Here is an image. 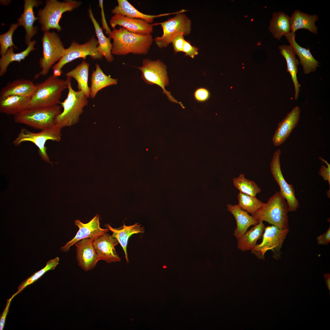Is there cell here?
I'll return each mask as SVG.
<instances>
[{
    "instance_id": "obj_1",
    "label": "cell",
    "mask_w": 330,
    "mask_h": 330,
    "mask_svg": "<svg viewBox=\"0 0 330 330\" xmlns=\"http://www.w3.org/2000/svg\"><path fill=\"white\" fill-rule=\"evenodd\" d=\"M108 37L113 40L112 53L116 55H125L129 53L146 54L154 41L151 34H138L122 27L114 29Z\"/></svg>"
},
{
    "instance_id": "obj_2",
    "label": "cell",
    "mask_w": 330,
    "mask_h": 330,
    "mask_svg": "<svg viewBox=\"0 0 330 330\" xmlns=\"http://www.w3.org/2000/svg\"><path fill=\"white\" fill-rule=\"evenodd\" d=\"M61 79L53 75L36 84V91L31 98L28 108H46L60 104L63 92L68 88L69 80Z\"/></svg>"
},
{
    "instance_id": "obj_3",
    "label": "cell",
    "mask_w": 330,
    "mask_h": 330,
    "mask_svg": "<svg viewBox=\"0 0 330 330\" xmlns=\"http://www.w3.org/2000/svg\"><path fill=\"white\" fill-rule=\"evenodd\" d=\"M70 78L68 83V92L64 101L60 104L63 111L56 119V125L61 129L70 127L77 123L80 115L82 113L84 108L88 104L87 97L80 91H75L71 85Z\"/></svg>"
},
{
    "instance_id": "obj_4",
    "label": "cell",
    "mask_w": 330,
    "mask_h": 330,
    "mask_svg": "<svg viewBox=\"0 0 330 330\" xmlns=\"http://www.w3.org/2000/svg\"><path fill=\"white\" fill-rule=\"evenodd\" d=\"M288 207L280 192H277L264 206L251 216L258 222L264 221L280 229H289Z\"/></svg>"
},
{
    "instance_id": "obj_5",
    "label": "cell",
    "mask_w": 330,
    "mask_h": 330,
    "mask_svg": "<svg viewBox=\"0 0 330 330\" xmlns=\"http://www.w3.org/2000/svg\"><path fill=\"white\" fill-rule=\"evenodd\" d=\"M82 3L77 0H68L63 2L56 0H46L44 8L38 12V18L41 30L44 32L49 31L51 29L60 31L61 28L59 22L62 14L77 8Z\"/></svg>"
},
{
    "instance_id": "obj_6",
    "label": "cell",
    "mask_w": 330,
    "mask_h": 330,
    "mask_svg": "<svg viewBox=\"0 0 330 330\" xmlns=\"http://www.w3.org/2000/svg\"><path fill=\"white\" fill-rule=\"evenodd\" d=\"M61 112L59 105L29 108L14 116V119L16 123L42 130L55 126L56 118Z\"/></svg>"
},
{
    "instance_id": "obj_7",
    "label": "cell",
    "mask_w": 330,
    "mask_h": 330,
    "mask_svg": "<svg viewBox=\"0 0 330 330\" xmlns=\"http://www.w3.org/2000/svg\"><path fill=\"white\" fill-rule=\"evenodd\" d=\"M97 40L91 37L86 43L79 44L73 41L70 46L65 49L60 60L52 67L53 75L56 77L60 76L62 73V69L66 64L77 59H85L88 56L94 60H101L103 57L97 50Z\"/></svg>"
},
{
    "instance_id": "obj_8",
    "label": "cell",
    "mask_w": 330,
    "mask_h": 330,
    "mask_svg": "<svg viewBox=\"0 0 330 330\" xmlns=\"http://www.w3.org/2000/svg\"><path fill=\"white\" fill-rule=\"evenodd\" d=\"M61 130L55 125L42 130L39 132L34 133L23 127L13 141V144L17 146L24 142H32L38 148V154L41 159L46 162L50 163L52 166L53 163L50 160L45 144L48 140L60 141L61 139Z\"/></svg>"
},
{
    "instance_id": "obj_9",
    "label": "cell",
    "mask_w": 330,
    "mask_h": 330,
    "mask_svg": "<svg viewBox=\"0 0 330 330\" xmlns=\"http://www.w3.org/2000/svg\"><path fill=\"white\" fill-rule=\"evenodd\" d=\"M42 41L43 56L39 61L42 70L35 79L46 75L53 65L60 60L65 49L58 34L53 31L44 32Z\"/></svg>"
},
{
    "instance_id": "obj_10",
    "label": "cell",
    "mask_w": 330,
    "mask_h": 330,
    "mask_svg": "<svg viewBox=\"0 0 330 330\" xmlns=\"http://www.w3.org/2000/svg\"><path fill=\"white\" fill-rule=\"evenodd\" d=\"M137 68L141 72V77L146 83L159 86L169 100L172 102L179 103L183 107L181 103L174 98L170 92L165 88L169 85V80L167 67L164 63L159 60H152L147 58L143 60L141 66Z\"/></svg>"
},
{
    "instance_id": "obj_11",
    "label": "cell",
    "mask_w": 330,
    "mask_h": 330,
    "mask_svg": "<svg viewBox=\"0 0 330 330\" xmlns=\"http://www.w3.org/2000/svg\"><path fill=\"white\" fill-rule=\"evenodd\" d=\"M289 231V229H280L273 225L265 227L262 242L255 245L251 250V253L258 258L264 260L265 253L271 250L274 259H279L281 256V248Z\"/></svg>"
},
{
    "instance_id": "obj_12",
    "label": "cell",
    "mask_w": 330,
    "mask_h": 330,
    "mask_svg": "<svg viewBox=\"0 0 330 330\" xmlns=\"http://www.w3.org/2000/svg\"><path fill=\"white\" fill-rule=\"evenodd\" d=\"M183 13H177L174 17L169 18L165 21L152 24L153 26L160 25L163 29L162 35L154 39L159 48L167 47L171 43L174 38L179 34L185 36L190 33L191 21Z\"/></svg>"
},
{
    "instance_id": "obj_13",
    "label": "cell",
    "mask_w": 330,
    "mask_h": 330,
    "mask_svg": "<svg viewBox=\"0 0 330 330\" xmlns=\"http://www.w3.org/2000/svg\"><path fill=\"white\" fill-rule=\"evenodd\" d=\"M281 153L280 150L279 149L273 154L270 163V171L274 180L279 186V192L286 200L288 211H295L299 207V203L295 196L293 185L287 183L282 173L280 160Z\"/></svg>"
},
{
    "instance_id": "obj_14",
    "label": "cell",
    "mask_w": 330,
    "mask_h": 330,
    "mask_svg": "<svg viewBox=\"0 0 330 330\" xmlns=\"http://www.w3.org/2000/svg\"><path fill=\"white\" fill-rule=\"evenodd\" d=\"M100 216L96 215L90 222L84 223L79 220L75 221V224L79 229L75 237L61 248L62 252H67L70 248L78 241L85 238H95L101 234L109 231L108 229H102L100 226Z\"/></svg>"
},
{
    "instance_id": "obj_15",
    "label": "cell",
    "mask_w": 330,
    "mask_h": 330,
    "mask_svg": "<svg viewBox=\"0 0 330 330\" xmlns=\"http://www.w3.org/2000/svg\"><path fill=\"white\" fill-rule=\"evenodd\" d=\"M119 243L116 238L107 232L95 238L93 244L99 260H103L108 263L120 261L121 259L115 249V246Z\"/></svg>"
},
{
    "instance_id": "obj_16",
    "label": "cell",
    "mask_w": 330,
    "mask_h": 330,
    "mask_svg": "<svg viewBox=\"0 0 330 330\" xmlns=\"http://www.w3.org/2000/svg\"><path fill=\"white\" fill-rule=\"evenodd\" d=\"M94 239H84L75 244L76 248V258L78 265L85 271L93 269L99 261L93 244Z\"/></svg>"
},
{
    "instance_id": "obj_17",
    "label": "cell",
    "mask_w": 330,
    "mask_h": 330,
    "mask_svg": "<svg viewBox=\"0 0 330 330\" xmlns=\"http://www.w3.org/2000/svg\"><path fill=\"white\" fill-rule=\"evenodd\" d=\"M300 113L299 107L296 106L278 123L272 138L274 146L280 145L289 137L293 129L298 125Z\"/></svg>"
},
{
    "instance_id": "obj_18",
    "label": "cell",
    "mask_w": 330,
    "mask_h": 330,
    "mask_svg": "<svg viewBox=\"0 0 330 330\" xmlns=\"http://www.w3.org/2000/svg\"><path fill=\"white\" fill-rule=\"evenodd\" d=\"M110 24L114 29L119 25L130 32L143 35L151 34L153 30L152 24L144 20L130 18L119 14H115L111 17Z\"/></svg>"
},
{
    "instance_id": "obj_19",
    "label": "cell",
    "mask_w": 330,
    "mask_h": 330,
    "mask_svg": "<svg viewBox=\"0 0 330 330\" xmlns=\"http://www.w3.org/2000/svg\"><path fill=\"white\" fill-rule=\"evenodd\" d=\"M23 13L18 20L19 26L24 27L26 31L25 42L28 45L31 39L37 33L38 28L34 27V23L38 19L34 15L33 8L38 7L42 4L41 1L36 0H25Z\"/></svg>"
},
{
    "instance_id": "obj_20",
    "label": "cell",
    "mask_w": 330,
    "mask_h": 330,
    "mask_svg": "<svg viewBox=\"0 0 330 330\" xmlns=\"http://www.w3.org/2000/svg\"><path fill=\"white\" fill-rule=\"evenodd\" d=\"M295 33L290 32L285 36L296 54L299 59V63L302 65L305 74L316 71L319 62L311 54L309 48L307 49L300 46L295 40Z\"/></svg>"
},
{
    "instance_id": "obj_21",
    "label": "cell",
    "mask_w": 330,
    "mask_h": 330,
    "mask_svg": "<svg viewBox=\"0 0 330 330\" xmlns=\"http://www.w3.org/2000/svg\"><path fill=\"white\" fill-rule=\"evenodd\" d=\"M36 84L26 79L15 80L3 87L0 92V98L14 95L31 98L35 93Z\"/></svg>"
},
{
    "instance_id": "obj_22",
    "label": "cell",
    "mask_w": 330,
    "mask_h": 330,
    "mask_svg": "<svg viewBox=\"0 0 330 330\" xmlns=\"http://www.w3.org/2000/svg\"><path fill=\"white\" fill-rule=\"evenodd\" d=\"M227 210L234 217L237 223V228L234 232V235L237 239L245 233L248 228L259 222L247 212L241 209L237 205H227Z\"/></svg>"
},
{
    "instance_id": "obj_23",
    "label": "cell",
    "mask_w": 330,
    "mask_h": 330,
    "mask_svg": "<svg viewBox=\"0 0 330 330\" xmlns=\"http://www.w3.org/2000/svg\"><path fill=\"white\" fill-rule=\"evenodd\" d=\"M117 2L118 5L112 10L113 14H119L130 18L142 19L151 24L156 18L179 13L178 11L157 15H148L138 11L127 0H117Z\"/></svg>"
},
{
    "instance_id": "obj_24",
    "label": "cell",
    "mask_w": 330,
    "mask_h": 330,
    "mask_svg": "<svg viewBox=\"0 0 330 330\" xmlns=\"http://www.w3.org/2000/svg\"><path fill=\"white\" fill-rule=\"evenodd\" d=\"M280 54L285 59L287 65V72L291 76L295 88L294 99H298L300 91L301 85L299 83L297 75L298 73V66L299 64L298 60L295 57V53L291 46L282 45L279 47Z\"/></svg>"
},
{
    "instance_id": "obj_25",
    "label": "cell",
    "mask_w": 330,
    "mask_h": 330,
    "mask_svg": "<svg viewBox=\"0 0 330 330\" xmlns=\"http://www.w3.org/2000/svg\"><path fill=\"white\" fill-rule=\"evenodd\" d=\"M30 99L14 95L0 98V112L15 116L28 108Z\"/></svg>"
},
{
    "instance_id": "obj_26",
    "label": "cell",
    "mask_w": 330,
    "mask_h": 330,
    "mask_svg": "<svg viewBox=\"0 0 330 330\" xmlns=\"http://www.w3.org/2000/svg\"><path fill=\"white\" fill-rule=\"evenodd\" d=\"M290 19L291 32L295 33L299 29H306L314 34L317 33V27L315 24V22L318 19L317 15H311L296 10L290 17Z\"/></svg>"
},
{
    "instance_id": "obj_27",
    "label": "cell",
    "mask_w": 330,
    "mask_h": 330,
    "mask_svg": "<svg viewBox=\"0 0 330 330\" xmlns=\"http://www.w3.org/2000/svg\"><path fill=\"white\" fill-rule=\"evenodd\" d=\"M106 226L112 232V236L116 238L120 244L124 251L127 262H128L127 247L128 239L133 234L144 233V228L137 223L130 226H126L123 223V226L118 228H113L109 225Z\"/></svg>"
},
{
    "instance_id": "obj_28",
    "label": "cell",
    "mask_w": 330,
    "mask_h": 330,
    "mask_svg": "<svg viewBox=\"0 0 330 330\" xmlns=\"http://www.w3.org/2000/svg\"><path fill=\"white\" fill-rule=\"evenodd\" d=\"M88 11L89 17L93 23L97 38L98 44L97 50L107 61L112 62L114 60V57L111 53L112 43L111 42V38L106 37L104 34L101 28L94 16L90 7Z\"/></svg>"
},
{
    "instance_id": "obj_29",
    "label": "cell",
    "mask_w": 330,
    "mask_h": 330,
    "mask_svg": "<svg viewBox=\"0 0 330 330\" xmlns=\"http://www.w3.org/2000/svg\"><path fill=\"white\" fill-rule=\"evenodd\" d=\"M95 67V70L92 73L90 80V97L91 98H94L98 92L103 88L116 85L118 82L117 79L105 74L98 64H96Z\"/></svg>"
},
{
    "instance_id": "obj_30",
    "label": "cell",
    "mask_w": 330,
    "mask_h": 330,
    "mask_svg": "<svg viewBox=\"0 0 330 330\" xmlns=\"http://www.w3.org/2000/svg\"><path fill=\"white\" fill-rule=\"evenodd\" d=\"M265 228L263 221H261L247 231L237 239L238 248L242 251L251 250L256 245L257 240L262 237Z\"/></svg>"
},
{
    "instance_id": "obj_31",
    "label": "cell",
    "mask_w": 330,
    "mask_h": 330,
    "mask_svg": "<svg viewBox=\"0 0 330 330\" xmlns=\"http://www.w3.org/2000/svg\"><path fill=\"white\" fill-rule=\"evenodd\" d=\"M89 66V63L83 61L65 74L67 77L73 78L76 81L78 90L82 92L87 98L90 96V89L88 84Z\"/></svg>"
},
{
    "instance_id": "obj_32",
    "label": "cell",
    "mask_w": 330,
    "mask_h": 330,
    "mask_svg": "<svg viewBox=\"0 0 330 330\" xmlns=\"http://www.w3.org/2000/svg\"><path fill=\"white\" fill-rule=\"evenodd\" d=\"M270 23L269 30L278 39L291 32L290 17L283 12L273 13Z\"/></svg>"
},
{
    "instance_id": "obj_33",
    "label": "cell",
    "mask_w": 330,
    "mask_h": 330,
    "mask_svg": "<svg viewBox=\"0 0 330 330\" xmlns=\"http://www.w3.org/2000/svg\"><path fill=\"white\" fill-rule=\"evenodd\" d=\"M36 42L33 40L29 43L27 48L23 51L15 53L13 47H9L6 53L1 56L0 59V76H3L6 72L9 64L13 61L20 62L24 60L32 51L35 50L34 46Z\"/></svg>"
},
{
    "instance_id": "obj_34",
    "label": "cell",
    "mask_w": 330,
    "mask_h": 330,
    "mask_svg": "<svg viewBox=\"0 0 330 330\" xmlns=\"http://www.w3.org/2000/svg\"><path fill=\"white\" fill-rule=\"evenodd\" d=\"M238 206L242 209L253 215L263 207L265 203L254 197L241 192L238 194Z\"/></svg>"
},
{
    "instance_id": "obj_35",
    "label": "cell",
    "mask_w": 330,
    "mask_h": 330,
    "mask_svg": "<svg viewBox=\"0 0 330 330\" xmlns=\"http://www.w3.org/2000/svg\"><path fill=\"white\" fill-rule=\"evenodd\" d=\"M234 186L241 193L256 197L261 190L254 181L247 179L243 174H240L237 178L233 179Z\"/></svg>"
},
{
    "instance_id": "obj_36",
    "label": "cell",
    "mask_w": 330,
    "mask_h": 330,
    "mask_svg": "<svg viewBox=\"0 0 330 330\" xmlns=\"http://www.w3.org/2000/svg\"><path fill=\"white\" fill-rule=\"evenodd\" d=\"M59 260V258L57 257L48 261L45 267L27 278L19 285L16 294L20 293L27 286L34 283L47 271L53 270L58 264Z\"/></svg>"
},
{
    "instance_id": "obj_37",
    "label": "cell",
    "mask_w": 330,
    "mask_h": 330,
    "mask_svg": "<svg viewBox=\"0 0 330 330\" xmlns=\"http://www.w3.org/2000/svg\"><path fill=\"white\" fill-rule=\"evenodd\" d=\"M19 26L17 23L12 24L7 32L0 35V54L1 56L6 53L9 47L13 46L15 48L17 49L13 43L12 36L14 32Z\"/></svg>"
},
{
    "instance_id": "obj_38",
    "label": "cell",
    "mask_w": 330,
    "mask_h": 330,
    "mask_svg": "<svg viewBox=\"0 0 330 330\" xmlns=\"http://www.w3.org/2000/svg\"><path fill=\"white\" fill-rule=\"evenodd\" d=\"M195 100L199 102L206 101L209 99L210 94L209 91L204 87H200L196 89L194 93Z\"/></svg>"
},
{
    "instance_id": "obj_39",
    "label": "cell",
    "mask_w": 330,
    "mask_h": 330,
    "mask_svg": "<svg viewBox=\"0 0 330 330\" xmlns=\"http://www.w3.org/2000/svg\"><path fill=\"white\" fill-rule=\"evenodd\" d=\"M319 159L324 162L327 166V167L322 165L320 169L319 174L321 175L324 181H327L329 187L330 186V164L327 161L322 158L321 157L319 158Z\"/></svg>"
},
{
    "instance_id": "obj_40",
    "label": "cell",
    "mask_w": 330,
    "mask_h": 330,
    "mask_svg": "<svg viewBox=\"0 0 330 330\" xmlns=\"http://www.w3.org/2000/svg\"><path fill=\"white\" fill-rule=\"evenodd\" d=\"M184 36L182 34H179L175 36L172 40L171 43L175 53L183 52V46L185 40Z\"/></svg>"
},
{
    "instance_id": "obj_41",
    "label": "cell",
    "mask_w": 330,
    "mask_h": 330,
    "mask_svg": "<svg viewBox=\"0 0 330 330\" xmlns=\"http://www.w3.org/2000/svg\"><path fill=\"white\" fill-rule=\"evenodd\" d=\"M198 50L197 47L192 46L188 41L185 40L183 52L185 53V56H188L192 58H194L196 55L198 54Z\"/></svg>"
},
{
    "instance_id": "obj_42",
    "label": "cell",
    "mask_w": 330,
    "mask_h": 330,
    "mask_svg": "<svg viewBox=\"0 0 330 330\" xmlns=\"http://www.w3.org/2000/svg\"><path fill=\"white\" fill-rule=\"evenodd\" d=\"M317 240L319 245H327L330 243V226L325 233L317 237Z\"/></svg>"
},
{
    "instance_id": "obj_43",
    "label": "cell",
    "mask_w": 330,
    "mask_h": 330,
    "mask_svg": "<svg viewBox=\"0 0 330 330\" xmlns=\"http://www.w3.org/2000/svg\"><path fill=\"white\" fill-rule=\"evenodd\" d=\"M103 1L102 0L99 1V6L101 9V22L102 26V28L105 31L106 33L108 35L111 33V31L110 30L105 20V13L103 7Z\"/></svg>"
},
{
    "instance_id": "obj_44",
    "label": "cell",
    "mask_w": 330,
    "mask_h": 330,
    "mask_svg": "<svg viewBox=\"0 0 330 330\" xmlns=\"http://www.w3.org/2000/svg\"><path fill=\"white\" fill-rule=\"evenodd\" d=\"M16 295L15 294H13L12 296L8 300L6 306L3 312L1 315L0 320V330H2L4 326L5 322L6 321V316L8 313L9 307L10 306V302L12 299L13 297Z\"/></svg>"
},
{
    "instance_id": "obj_45",
    "label": "cell",
    "mask_w": 330,
    "mask_h": 330,
    "mask_svg": "<svg viewBox=\"0 0 330 330\" xmlns=\"http://www.w3.org/2000/svg\"><path fill=\"white\" fill-rule=\"evenodd\" d=\"M326 284L329 291V294L330 295V273H325L323 274Z\"/></svg>"
}]
</instances>
